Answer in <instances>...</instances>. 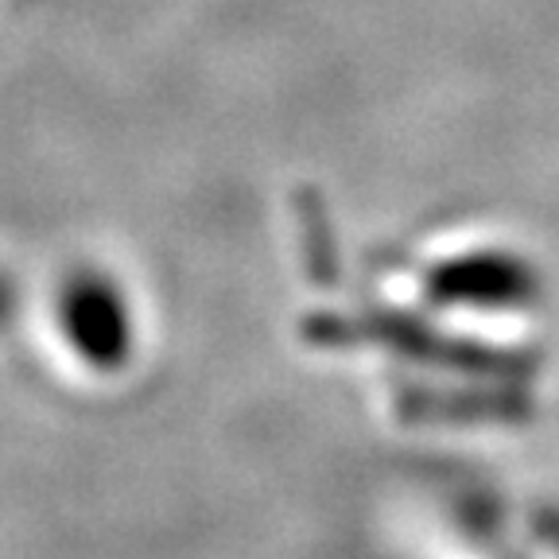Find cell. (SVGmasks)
Masks as SVG:
<instances>
[{
    "label": "cell",
    "instance_id": "cell-3",
    "mask_svg": "<svg viewBox=\"0 0 559 559\" xmlns=\"http://www.w3.org/2000/svg\"><path fill=\"white\" fill-rule=\"evenodd\" d=\"M16 311H20V292H16V284H12L9 272H0V331L16 319Z\"/></svg>",
    "mask_w": 559,
    "mask_h": 559
},
{
    "label": "cell",
    "instance_id": "cell-1",
    "mask_svg": "<svg viewBox=\"0 0 559 559\" xmlns=\"http://www.w3.org/2000/svg\"><path fill=\"white\" fill-rule=\"evenodd\" d=\"M55 323L70 354L97 373H117L132 361L136 314L117 276L105 269L82 264L62 276L55 292Z\"/></svg>",
    "mask_w": 559,
    "mask_h": 559
},
{
    "label": "cell",
    "instance_id": "cell-2",
    "mask_svg": "<svg viewBox=\"0 0 559 559\" xmlns=\"http://www.w3.org/2000/svg\"><path fill=\"white\" fill-rule=\"evenodd\" d=\"M424 292L439 307H481V311H521L540 296V272L509 249L459 253L439 261L424 276Z\"/></svg>",
    "mask_w": 559,
    "mask_h": 559
}]
</instances>
